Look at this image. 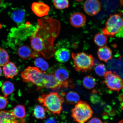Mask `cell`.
Segmentation results:
<instances>
[{
	"label": "cell",
	"mask_w": 123,
	"mask_h": 123,
	"mask_svg": "<svg viewBox=\"0 0 123 123\" xmlns=\"http://www.w3.org/2000/svg\"><path fill=\"white\" fill-rule=\"evenodd\" d=\"M61 28L59 21L46 16L38 19L36 28L30 37L31 47L46 59L53 57L55 52L54 42Z\"/></svg>",
	"instance_id": "cell-1"
},
{
	"label": "cell",
	"mask_w": 123,
	"mask_h": 123,
	"mask_svg": "<svg viewBox=\"0 0 123 123\" xmlns=\"http://www.w3.org/2000/svg\"><path fill=\"white\" fill-rule=\"evenodd\" d=\"M38 100L51 113L59 115L62 110L64 99L57 92H51L47 94L42 93Z\"/></svg>",
	"instance_id": "cell-2"
},
{
	"label": "cell",
	"mask_w": 123,
	"mask_h": 123,
	"mask_svg": "<svg viewBox=\"0 0 123 123\" xmlns=\"http://www.w3.org/2000/svg\"><path fill=\"white\" fill-rule=\"evenodd\" d=\"M123 23V18L120 15H110L105 23V27L103 29V33L109 37H122Z\"/></svg>",
	"instance_id": "cell-3"
},
{
	"label": "cell",
	"mask_w": 123,
	"mask_h": 123,
	"mask_svg": "<svg viewBox=\"0 0 123 123\" xmlns=\"http://www.w3.org/2000/svg\"><path fill=\"white\" fill-rule=\"evenodd\" d=\"M46 74L36 67H29L21 74L23 81L31 82L37 87L39 90L43 88Z\"/></svg>",
	"instance_id": "cell-4"
},
{
	"label": "cell",
	"mask_w": 123,
	"mask_h": 123,
	"mask_svg": "<svg viewBox=\"0 0 123 123\" xmlns=\"http://www.w3.org/2000/svg\"><path fill=\"white\" fill-rule=\"evenodd\" d=\"M72 57L77 71L84 73L90 71L94 65V59L92 55L84 53H72Z\"/></svg>",
	"instance_id": "cell-5"
},
{
	"label": "cell",
	"mask_w": 123,
	"mask_h": 123,
	"mask_svg": "<svg viewBox=\"0 0 123 123\" xmlns=\"http://www.w3.org/2000/svg\"><path fill=\"white\" fill-rule=\"evenodd\" d=\"M93 114L92 109L87 103L79 101L72 110V116L78 123H84L92 117Z\"/></svg>",
	"instance_id": "cell-6"
},
{
	"label": "cell",
	"mask_w": 123,
	"mask_h": 123,
	"mask_svg": "<svg viewBox=\"0 0 123 123\" xmlns=\"http://www.w3.org/2000/svg\"><path fill=\"white\" fill-rule=\"evenodd\" d=\"M50 74H52L59 82L62 84L63 87H67L69 86V71L63 64H55L50 69Z\"/></svg>",
	"instance_id": "cell-7"
},
{
	"label": "cell",
	"mask_w": 123,
	"mask_h": 123,
	"mask_svg": "<svg viewBox=\"0 0 123 123\" xmlns=\"http://www.w3.org/2000/svg\"><path fill=\"white\" fill-rule=\"evenodd\" d=\"M104 83L110 90L119 92L123 87L122 79L116 73L106 72L105 75Z\"/></svg>",
	"instance_id": "cell-8"
},
{
	"label": "cell",
	"mask_w": 123,
	"mask_h": 123,
	"mask_svg": "<svg viewBox=\"0 0 123 123\" xmlns=\"http://www.w3.org/2000/svg\"><path fill=\"white\" fill-rule=\"evenodd\" d=\"M85 12L90 16L96 15L101 9L100 3L98 0H87L84 5Z\"/></svg>",
	"instance_id": "cell-9"
},
{
	"label": "cell",
	"mask_w": 123,
	"mask_h": 123,
	"mask_svg": "<svg viewBox=\"0 0 123 123\" xmlns=\"http://www.w3.org/2000/svg\"><path fill=\"white\" fill-rule=\"evenodd\" d=\"M18 53L20 57L24 60L30 58H35L41 56V55L28 46L24 45L19 48Z\"/></svg>",
	"instance_id": "cell-10"
},
{
	"label": "cell",
	"mask_w": 123,
	"mask_h": 123,
	"mask_svg": "<svg viewBox=\"0 0 123 123\" xmlns=\"http://www.w3.org/2000/svg\"><path fill=\"white\" fill-rule=\"evenodd\" d=\"M32 11L37 16L41 17L47 16L49 11V7L43 3L34 2L31 6Z\"/></svg>",
	"instance_id": "cell-11"
},
{
	"label": "cell",
	"mask_w": 123,
	"mask_h": 123,
	"mask_svg": "<svg viewBox=\"0 0 123 123\" xmlns=\"http://www.w3.org/2000/svg\"><path fill=\"white\" fill-rule=\"evenodd\" d=\"M62 87V84L58 81L52 74H46L43 88L56 89Z\"/></svg>",
	"instance_id": "cell-12"
},
{
	"label": "cell",
	"mask_w": 123,
	"mask_h": 123,
	"mask_svg": "<svg viewBox=\"0 0 123 123\" xmlns=\"http://www.w3.org/2000/svg\"><path fill=\"white\" fill-rule=\"evenodd\" d=\"M3 72L7 78L13 79L19 73V71L14 63L9 62L3 66Z\"/></svg>",
	"instance_id": "cell-13"
},
{
	"label": "cell",
	"mask_w": 123,
	"mask_h": 123,
	"mask_svg": "<svg viewBox=\"0 0 123 123\" xmlns=\"http://www.w3.org/2000/svg\"><path fill=\"white\" fill-rule=\"evenodd\" d=\"M86 21L85 16L80 12L73 13L71 16L70 18L71 24L73 27L76 28L83 27L85 24Z\"/></svg>",
	"instance_id": "cell-14"
},
{
	"label": "cell",
	"mask_w": 123,
	"mask_h": 123,
	"mask_svg": "<svg viewBox=\"0 0 123 123\" xmlns=\"http://www.w3.org/2000/svg\"><path fill=\"white\" fill-rule=\"evenodd\" d=\"M54 55L57 61L63 63L67 62L70 59V53L68 49L62 48L58 49L55 51Z\"/></svg>",
	"instance_id": "cell-15"
},
{
	"label": "cell",
	"mask_w": 123,
	"mask_h": 123,
	"mask_svg": "<svg viewBox=\"0 0 123 123\" xmlns=\"http://www.w3.org/2000/svg\"><path fill=\"white\" fill-rule=\"evenodd\" d=\"M98 58L101 61L106 62L111 59L112 52L111 49L107 46H103L100 48L98 51Z\"/></svg>",
	"instance_id": "cell-16"
},
{
	"label": "cell",
	"mask_w": 123,
	"mask_h": 123,
	"mask_svg": "<svg viewBox=\"0 0 123 123\" xmlns=\"http://www.w3.org/2000/svg\"><path fill=\"white\" fill-rule=\"evenodd\" d=\"M25 14V10L24 9L16 8L12 10L10 16L15 23L21 24L24 20Z\"/></svg>",
	"instance_id": "cell-17"
},
{
	"label": "cell",
	"mask_w": 123,
	"mask_h": 123,
	"mask_svg": "<svg viewBox=\"0 0 123 123\" xmlns=\"http://www.w3.org/2000/svg\"><path fill=\"white\" fill-rule=\"evenodd\" d=\"M0 123H19L12 112L0 111Z\"/></svg>",
	"instance_id": "cell-18"
},
{
	"label": "cell",
	"mask_w": 123,
	"mask_h": 123,
	"mask_svg": "<svg viewBox=\"0 0 123 123\" xmlns=\"http://www.w3.org/2000/svg\"><path fill=\"white\" fill-rule=\"evenodd\" d=\"M34 63L35 67L44 73H46L49 70V64L42 58L39 57L36 58L35 60Z\"/></svg>",
	"instance_id": "cell-19"
},
{
	"label": "cell",
	"mask_w": 123,
	"mask_h": 123,
	"mask_svg": "<svg viewBox=\"0 0 123 123\" xmlns=\"http://www.w3.org/2000/svg\"><path fill=\"white\" fill-rule=\"evenodd\" d=\"M1 89L4 96L7 97L13 93L14 90V86L12 82L6 81L3 83Z\"/></svg>",
	"instance_id": "cell-20"
},
{
	"label": "cell",
	"mask_w": 123,
	"mask_h": 123,
	"mask_svg": "<svg viewBox=\"0 0 123 123\" xmlns=\"http://www.w3.org/2000/svg\"><path fill=\"white\" fill-rule=\"evenodd\" d=\"M12 112L15 117L18 119H23L25 117V110L24 105H17Z\"/></svg>",
	"instance_id": "cell-21"
},
{
	"label": "cell",
	"mask_w": 123,
	"mask_h": 123,
	"mask_svg": "<svg viewBox=\"0 0 123 123\" xmlns=\"http://www.w3.org/2000/svg\"><path fill=\"white\" fill-rule=\"evenodd\" d=\"M83 84L86 88L92 89L94 88L96 86V80L93 76L88 75L84 77L83 79Z\"/></svg>",
	"instance_id": "cell-22"
},
{
	"label": "cell",
	"mask_w": 123,
	"mask_h": 123,
	"mask_svg": "<svg viewBox=\"0 0 123 123\" xmlns=\"http://www.w3.org/2000/svg\"><path fill=\"white\" fill-rule=\"evenodd\" d=\"M94 40L96 45L102 47L107 44V38L106 35L104 33H99L95 35Z\"/></svg>",
	"instance_id": "cell-23"
},
{
	"label": "cell",
	"mask_w": 123,
	"mask_h": 123,
	"mask_svg": "<svg viewBox=\"0 0 123 123\" xmlns=\"http://www.w3.org/2000/svg\"><path fill=\"white\" fill-rule=\"evenodd\" d=\"M66 99L67 102L71 104H76L80 100V97L76 92L70 91L67 94Z\"/></svg>",
	"instance_id": "cell-24"
},
{
	"label": "cell",
	"mask_w": 123,
	"mask_h": 123,
	"mask_svg": "<svg viewBox=\"0 0 123 123\" xmlns=\"http://www.w3.org/2000/svg\"><path fill=\"white\" fill-rule=\"evenodd\" d=\"M46 109L41 105L36 106L34 111V115L37 119H44L46 118L45 111Z\"/></svg>",
	"instance_id": "cell-25"
},
{
	"label": "cell",
	"mask_w": 123,
	"mask_h": 123,
	"mask_svg": "<svg viewBox=\"0 0 123 123\" xmlns=\"http://www.w3.org/2000/svg\"><path fill=\"white\" fill-rule=\"evenodd\" d=\"M53 3L55 7L59 10L67 8L69 6L68 0H53Z\"/></svg>",
	"instance_id": "cell-26"
},
{
	"label": "cell",
	"mask_w": 123,
	"mask_h": 123,
	"mask_svg": "<svg viewBox=\"0 0 123 123\" xmlns=\"http://www.w3.org/2000/svg\"><path fill=\"white\" fill-rule=\"evenodd\" d=\"M9 56L6 51L0 48V67L3 66L9 62Z\"/></svg>",
	"instance_id": "cell-27"
},
{
	"label": "cell",
	"mask_w": 123,
	"mask_h": 123,
	"mask_svg": "<svg viewBox=\"0 0 123 123\" xmlns=\"http://www.w3.org/2000/svg\"><path fill=\"white\" fill-rule=\"evenodd\" d=\"M95 70L97 74L100 76H104L106 72L105 66L103 64H100L96 66Z\"/></svg>",
	"instance_id": "cell-28"
},
{
	"label": "cell",
	"mask_w": 123,
	"mask_h": 123,
	"mask_svg": "<svg viewBox=\"0 0 123 123\" xmlns=\"http://www.w3.org/2000/svg\"><path fill=\"white\" fill-rule=\"evenodd\" d=\"M8 103V100L7 97L0 95V110L5 108Z\"/></svg>",
	"instance_id": "cell-29"
},
{
	"label": "cell",
	"mask_w": 123,
	"mask_h": 123,
	"mask_svg": "<svg viewBox=\"0 0 123 123\" xmlns=\"http://www.w3.org/2000/svg\"><path fill=\"white\" fill-rule=\"evenodd\" d=\"M100 99V98L97 95L93 94L91 97V101L92 102L93 104L97 103L99 102Z\"/></svg>",
	"instance_id": "cell-30"
},
{
	"label": "cell",
	"mask_w": 123,
	"mask_h": 123,
	"mask_svg": "<svg viewBox=\"0 0 123 123\" xmlns=\"http://www.w3.org/2000/svg\"><path fill=\"white\" fill-rule=\"evenodd\" d=\"M88 123H102V121L99 118L94 117L90 119Z\"/></svg>",
	"instance_id": "cell-31"
},
{
	"label": "cell",
	"mask_w": 123,
	"mask_h": 123,
	"mask_svg": "<svg viewBox=\"0 0 123 123\" xmlns=\"http://www.w3.org/2000/svg\"><path fill=\"white\" fill-rule=\"evenodd\" d=\"M44 123H57L55 118L51 117L46 120Z\"/></svg>",
	"instance_id": "cell-32"
},
{
	"label": "cell",
	"mask_w": 123,
	"mask_h": 123,
	"mask_svg": "<svg viewBox=\"0 0 123 123\" xmlns=\"http://www.w3.org/2000/svg\"><path fill=\"white\" fill-rule=\"evenodd\" d=\"M2 70L0 67V77L1 76V74H2Z\"/></svg>",
	"instance_id": "cell-33"
},
{
	"label": "cell",
	"mask_w": 123,
	"mask_h": 123,
	"mask_svg": "<svg viewBox=\"0 0 123 123\" xmlns=\"http://www.w3.org/2000/svg\"><path fill=\"white\" fill-rule=\"evenodd\" d=\"M75 1H77V2H80V1H83L84 0H75Z\"/></svg>",
	"instance_id": "cell-34"
},
{
	"label": "cell",
	"mask_w": 123,
	"mask_h": 123,
	"mask_svg": "<svg viewBox=\"0 0 123 123\" xmlns=\"http://www.w3.org/2000/svg\"><path fill=\"white\" fill-rule=\"evenodd\" d=\"M119 123H123V120H122V121H120Z\"/></svg>",
	"instance_id": "cell-35"
},
{
	"label": "cell",
	"mask_w": 123,
	"mask_h": 123,
	"mask_svg": "<svg viewBox=\"0 0 123 123\" xmlns=\"http://www.w3.org/2000/svg\"></svg>",
	"instance_id": "cell-36"
},
{
	"label": "cell",
	"mask_w": 123,
	"mask_h": 123,
	"mask_svg": "<svg viewBox=\"0 0 123 123\" xmlns=\"http://www.w3.org/2000/svg\"></svg>",
	"instance_id": "cell-37"
}]
</instances>
